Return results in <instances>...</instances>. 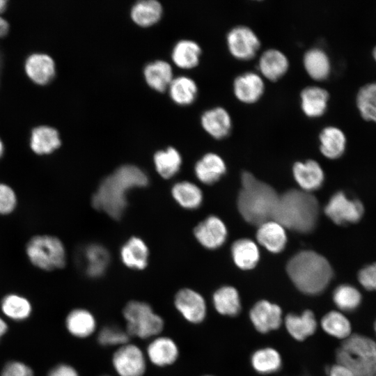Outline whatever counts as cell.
Listing matches in <instances>:
<instances>
[{"label":"cell","instance_id":"obj_24","mask_svg":"<svg viewBox=\"0 0 376 376\" xmlns=\"http://www.w3.org/2000/svg\"><path fill=\"white\" fill-rule=\"evenodd\" d=\"M320 150L327 158L335 159L343 155L346 148L345 133L335 126H327L322 129L319 135Z\"/></svg>","mask_w":376,"mask_h":376},{"label":"cell","instance_id":"obj_25","mask_svg":"<svg viewBox=\"0 0 376 376\" xmlns=\"http://www.w3.org/2000/svg\"><path fill=\"white\" fill-rule=\"evenodd\" d=\"M226 164L222 158L212 152L205 154L195 165V174L204 184L212 185L226 172Z\"/></svg>","mask_w":376,"mask_h":376},{"label":"cell","instance_id":"obj_5","mask_svg":"<svg viewBox=\"0 0 376 376\" xmlns=\"http://www.w3.org/2000/svg\"><path fill=\"white\" fill-rule=\"evenodd\" d=\"M123 315L126 322L125 330L130 337L153 338L160 335L164 327L163 318L145 301H128L123 309Z\"/></svg>","mask_w":376,"mask_h":376},{"label":"cell","instance_id":"obj_16","mask_svg":"<svg viewBox=\"0 0 376 376\" xmlns=\"http://www.w3.org/2000/svg\"><path fill=\"white\" fill-rule=\"evenodd\" d=\"M288 68V58L284 53L276 49L265 50L258 60L260 74L271 81H276L283 77Z\"/></svg>","mask_w":376,"mask_h":376},{"label":"cell","instance_id":"obj_19","mask_svg":"<svg viewBox=\"0 0 376 376\" xmlns=\"http://www.w3.org/2000/svg\"><path fill=\"white\" fill-rule=\"evenodd\" d=\"M292 171L295 180L305 191L316 190L323 183V171L320 164L314 160L295 163Z\"/></svg>","mask_w":376,"mask_h":376},{"label":"cell","instance_id":"obj_56","mask_svg":"<svg viewBox=\"0 0 376 376\" xmlns=\"http://www.w3.org/2000/svg\"><path fill=\"white\" fill-rule=\"evenodd\" d=\"M102 376H110V375H102Z\"/></svg>","mask_w":376,"mask_h":376},{"label":"cell","instance_id":"obj_26","mask_svg":"<svg viewBox=\"0 0 376 376\" xmlns=\"http://www.w3.org/2000/svg\"><path fill=\"white\" fill-rule=\"evenodd\" d=\"M303 65L308 76L315 81H323L331 72V61L327 54L315 47L308 49L304 55Z\"/></svg>","mask_w":376,"mask_h":376},{"label":"cell","instance_id":"obj_45","mask_svg":"<svg viewBox=\"0 0 376 376\" xmlns=\"http://www.w3.org/2000/svg\"><path fill=\"white\" fill-rule=\"evenodd\" d=\"M1 376H33V373L25 363L15 361L6 363Z\"/></svg>","mask_w":376,"mask_h":376},{"label":"cell","instance_id":"obj_33","mask_svg":"<svg viewBox=\"0 0 376 376\" xmlns=\"http://www.w3.org/2000/svg\"><path fill=\"white\" fill-rule=\"evenodd\" d=\"M251 364L258 373L269 375L275 373L281 368L282 359L276 350L269 347H263L253 352Z\"/></svg>","mask_w":376,"mask_h":376},{"label":"cell","instance_id":"obj_23","mask_svg":"<svg viewBox=\"0 0 376 376\" xmlns=\"http://www.w3.org/2000/svg\"><path fill=\"white\" fill-rule=\"evenodd\" d=\"M258 242L272 253L281 251L286 244L285 228L274 220L266 221L259 226L256 233Z\"/></svg>","mask_w":376,"mask_h":376},{"label":"cell","instance_id":"obj_52","mask_svg":"<svg viewBox=\"0 0 376 376\" xmlns=\"http://www.w3.org/2000/svg\"><path fill=\"white\" fill-rule=\"evenodd\" d=\"M373 58L374 61L376 62V46L373 49Z\"/></svg>","mask_w":376,"mask_h":376},{"label":"cell","instance_id":"obj_2","mask_svg":"<svg viewBox=\"0 0 376 376\" xmlns=\"http://www.w3.org/2000/svg\"><path fill=\"white\" fill-rule=\"evenodd\" d=\"M241 183L237 207L242 217L256 226L273 220L279 198L275 189L247 171L242 173Z\"/></svg>","mask_w":376,"mask_h":376},{"label":"cell","instance_id":"obj_35","mask_svg":"<svg viewBox=\"0 0 376 376\" xmlns=\"http://www.w3.org/2000/svg\"><path fill=\"white\" fill-rule=\"evenodd\" d=\"M162 6L156 0H143L136 3L131 10L134 22L141 26H149L157 23L161 18Z\"/></svg>","mask_w":376,"mask_h":376},{"label":"cell","instance_id":"obj_51","mask_svg":"<svg viewBox=\"0 0 376 376\" xmlns=\"http://www.w3.org/2000/svg\"><path fill=\"white\" fill-rule=\"evenodd\" d=\"M3 150H4L3 144L0 139V158L3 155Z\"/></svg>","mask_w":376,"mask_h":376},{"label":"cell","instance_id":"obj_14","mask_svg":"<svg viewBox=\"0 0 376 376\" xmlns=\"http://www.w3.org/2000/svg\"><path fill=\"white\" fill-rule=\"evenodd\" d=\"M265 83L262 77L253 72H244L233 81V92L236 98L245 104L256 102L263 95Z\"/></svg>","mask_w":376,"mask_h":376},{"label":"cell","instance_id":"obj_3","mask_svg":"<svg viewBox=\"0 0 376 376\" xmlns=\"http://www.w3.org/2000/svg\"><path fill=\"white\" fill-rule=\"evenodd\" d=\"M286 270L295 287L308 295L321 294L333 277L329 261L313 251L296 253L288 262Z\"/></svg>","mask_w":376,"mask_h":376},{"label":"cell","instance_id":"obj_50","mask_svg":"<svg viewBox=\"0 0 376 376\" xmlns=\"http://www.w3.org/2000/svg\"><path fill=\"white\" fill-rule=\"evenodd\" d=\"M7 1L5 0H0V13L3 12L6 8Z\"/></svg>","mask_w":376,"mask_h":376},{"label":"cell","instance_id":"obj_20","mask_svg":"<svg viewBox=\"0 0 376 376\" xmlns=\"http://www.w3.org/2000/svg\"><path fill=\"white\" fill-rule=\"evenodd\" d=\"M68 332L75 337L86 338L92 336L97 329V321L88 310L77 308L72 310L65 319Z\"/></svg>","mask_w":376,"mask_h":376},{"label":"cell","instance_id":"obj_18","mask_svg":"<svg viewBox=\"0 0 376 376\" xmlns=\"http://www.w3.org/2000/svg\"><path fill=\"white\" fill-rule=\"evenodd\" d=\"M25 70L33 81L40 85L49 83L56 74L54 60L49 56L40 53L33 54L26 58Z\"/></svg>","mask_w":376,"mask_h":376},{"label":"cell","instance_id":"obj_9","mask_svg":"<svg viewBox=\"0 0 376 376\" xmlns=\"http://www.w3.org/2000/svg\"><path fill=\"white\" fill-rule=\"evenodd\" d=\"M226 42L230 54L240 61L252 59L260 47V41L256 33L243 25L235 26L228 31Z\"/></svg>","mask_w":376,"mask_h":376},{"label":"cell","instance_id":"obj_4","mask_svg":"<svg viewBox=\"0 0 376 376\" xmlns=\"http://www.w3.org/2000/svg\"><path fill=\"white\" fill-rule=\"evenodd\" d=\"M318 213V201L313 195L292 189L279 195L273 220L284 228L305 233L315 228Z\"/></svg>","mask_w":376,"mask_h":376},{"label":"cell","instance_id":"obj_42","mask_svg":"<svg viewBox=\"0 0 376 376\" xmlns=\"http://www.w3.org/2000/svg\"><path fill=\"white\" fill-rule=\"evenodd\" d=\"M130 338V336L125 329L123 330L115 325H107L102 327L97 336L99 344L104 347H118L129 343Z\"/></svg>","mask_w":376,"mask_h":376},{"label":"cell","instance_id":"obj_15","mask_svg":"<svg viewBox=\"0 0 376 376\" xmlns=\"http://www.w3.org/2000/svg\"><path fill=\"white\" fill-rule=\"evenodd\" d=\"M288 334L296 340L303 341L315 334L318 328L315 315L311 310H304L301 314L288 313L284 319Z\"/></svg>","mask_w":376,"mask_h":376},{"label":"cell","instance_id":"obj_31","mask_svg":"<svg viewBox=\"0 0 376 376\" xmlns=\"http://www.w3.org/2000/svg\"><path fill=\"white\" fill-rule=\"evenodd\" d=\"M143 74L149 86L159 92H164L173 80L171 66L164 61L148 63L144 68Z\"/></svg>","mask_w":376,"mask_h":376},{"label":"cell","instance_id":"obj_8","mask_svg":"<svg viewBox=\"0 0 376 376\" xmlns=\"http://www.w3.org/2000/svg\"><path fill=\"white\" fill-rule=\"evenodd\" d=\"M364 212L362 203L349 198L343 192L334 194L324 207L326 215L338 225L357 223Z\"/></svg>","mask_w":376,"mask_h":376},{"label":"cell","instance_id":"obj_37","mask_svg":"<svg viewBox=\"0 0 376 376\" xmlns=\"http://www.w3.org/2000/svg\"><path fill=\"white\" fill-rule=\"evenodd\" d=\"M171 191L174 199L184 208L194 210L198 207L202 203L201 190L190 182L182 181L175 183Z\"/></svg>","mask_w":376,"mask_h":376},{"label":"cell","instance_id":"obj_29","mask_svg":"<svg viewBox=\"0 0 376 376\" xmlns=\"http://www.w3.org/2000/svg\"><path fill=\"white\" fill-rule=\"evenodd\" d=\"M212 302L217 312L222 315L235 317L242 309L239 293L233 286L218 288L213 294Z\"/></svg>","mask_w":376,"mask_h":376},{"label":"cell","instance_id":"obj_36","mask_svg":"<svg viewBox=\"0 0 376 376\" xmlns=\"http://www.w3.org/2000/svg\"><path fill=\"white\" fill-rule=\"evenodd\" d=\"M333 302L338 311L345 313L357 310L362 303V295L354 286L342 284L337 286L332 293Z\"/></svg>","mask_w":376,"mask_h":376},{"label":"cell","instance_id":"obj_28","mask_svg":"<svg viewBox=\"0 0 376 376\" xmlns=\"http://www.w3.org/2000/svg\"><path fill=\"white\" fill-rule=\"evenodd\" d=\"M123 263L129 268L143 269L148 263V249L140 238L133 237L129 239L120 249Z\"/></svg>","mask_w":376,"mask_h":376},{"label":"cell","instance_id":"obj_7","mask_svg":"<svg viewBox=\"0 0 376 376\" xmlns=\"http://www.w3.org/2000/svg\"><path fill=\"white\" fill-rule=\"evenodd\" d=\"M146 353L130 342L117 347L112 356V366L118 376H143L147 368Z\"/></svg>","mask_w":376,"mask_h":376},{"label":"cell","instance_id":"obj_10","mask_svg":"<svg viewBox=\"0 0 376 376\" xmlns=\"http://www.w3.org/2000/svg\"><path fill=\"white\" fill-rule=\"evenodd\" d=\"M173 303L176 310L188 322L200 324L205 319L206 302L198 292L190 288L180 289L175 295Z\"/></svg>","mask_w":376,"mask_h":376},{"label":"cell","instance_id":"obj_6","mask_svg":"<svg viewBox=\"0 0 376 376\" xmlns=\"http://www.w3.org/2000/svg\"><path fill=\"white\" fill-rule=\"evenodd\" d=\"M26 252L31 263L43 270L51 271L64 267L65 249L62 242L51 235H36L27 243Z\"/></svg>","mask_w":376,"mask_h":376},{"label":"cell","instance_id":"obj_12","mask_svg":"<svg viewBox=\"0 0 376 376\" xmlns=\"http://www.w3.org/2000/svg\"><path fill=\"white\" fill-rule=\"evenodd\" d=\"M146 358L154 366L166 367L173 365L180 354L175 341L165 336H157L152 338L145 352Z\"/></svg>","mask_w":376,"mask_h":376},{"label":"cell","instance_id":"obj_48","mask_svg":"<svg viewBox=\"0 0 376 376\" xmlns=\"http://www.w3.org/2000/svg\"><path fill=\"white\" fill-rule=\"evenodd\" d=\"M9 29L8 22L0 17V37H3L7 34Z\"/></svg>","mask_w":376,"mask_h":376},{"label":"cell","instance_id":"obj_17","mask_svg":"<svg viewBox=\"0 0 376 376\" xmlns=\"http://www.w3.org/2000/svg\"><path fill=\"white\" fill-rule=\"evenodd\" d=\"M201 125L210 136L216 139L226 137L232 128V120L228 111L217 107L205 111L201 116Z\"/></svg>","mask_w":376,"mask_h":376},{"label":"cell","instance_id":"obj_13","mask_svg":"<svg viewBox=\"0 0 376 376\" xmlns=\"http://www.w3.org/2000/svg\"><path fill=\"white\" fill-rule=\"evenodd\" d=\"M194 235L201 245L209 249H215L226 241L227 229L219 217L210 216L196 226Z\"/></svg>","mask_w":376,"mask_h":376},{"label":"cell","instance_id":"obj_54","mask_svg":"<svg viewBox=\"0 0 376 376\" xmlns=\"http://www.w3.org/2000/svg\"><path fill=\"white\" fill-rule=\"evenodd\" d=\"M203 376H214V375H203Z\"/></svg>","mask_w":376,"mask_h":376},{"label":"cell","instance_id":"obj_30","mask_svg":"<svg viewBox=\"0 0 376 376\" xmlns=\"http://www.w3.org/2000/svg\"><path fill=\"white\" fill-rule=\"evenodd\" d=\"M322 329L329 336L344 340L352 334V325L345 314L338 310L325 313L320 320Z\"/></svg>","mask_w":376,"mask_h":376},{"label":"cell","instance_id":"obj_46","mask_svg":"<svg viewBox=\"0 0 376 376\" xmlns=\"http://www.w3.org/2000/svg\"><path fill=\"white\" fill-rule=\"evenodd\" d=\"M48 376H79L77 370L70 365L62 363L52 368Z\"/></svg>","mask_w":376,"mask_h":376},{"label":"cell","instance_id":"obj_21","mask_svg":"<svg viewBox=\"0 0 376 376\" xmlns=\"http://www.w3.org/2000/svg\"><path fill=\"white\" fill-rule=\"evenodd\" d=\"M301 108L306 116L317 118L327 111L329 94L320 86H311L304 88L301 93Z\"/></svg>","mask_w":376,"mask_h":376},{"label":"cell","instance_id":"obj_40","mask_svg":"<svg viewBox=\"0 0 376 376\" xmlns=\"http://www.w3.org/2000/svg\"><path fill=\"white\" fill-rule=\"evenodd\" d=\"M154 163L157 173L162 178L169 179L178 172L182 158L176 149L169 147L155 154Z\"/></svg>","mask_w":376,"mask_h":376},{"label":"cell","instance_id":"obj_53","mask_svg":"<svg viewBox=\"0 0 376 376\" xmlns=\"http://www.w3.org/2000/svg\"><path fill=\"white\" fill-rule=\"evenodd\" d=\"M373 329H374L375 335V337H376V320L374 322Z\"/></svg>","mask_w":376,"mask_h":376},{"label":"cell","instance_id":"obj_27","mask_svg":"<svg viewBox=\"0 0 376 376\" xmlns=\"http://www.w3.org/2000/svg\"><path fill=\"white\" fill-rule=\"evenodd\" d=\"M61 143L59 134L53 127L42 125L32 130L30 146L38 155L50 154L58 148Z\"/></svg>","mask_w":376,"mask_h":376},{"label":"cell","instance_id":"obj_49","mask_svg":"<svg viewBox=\"0 0 376 376\" xmlns=\"http://www.w3.org/2000/svg\"><path fill=\"white\" fill-rule=\"evenodd\" d=\"M8 326L5 321L0 318V338L7 331Z\"/></svg>","mask_w":376,"mask_h":376},{"label":"cell","instance_id":"obj_55","mask_svg":"<svg viewBox=\"0 0 376 376\" xmlns=\"http://www.w3.org/2000/svg\"><path fill=\"white\" fill-rule=\"evenodd\" d=\"M1 55H0V67H1Z\"/></svg>","mask_w":376,"mask_h":376},{"label":"cell","instance_id":"obj_57","mask_svg":"<svg viewBox=\"0 0 376 376\" xmlns=\"http://www.w3.org/2000/svg\"><path fill=\"white\" fill-rule=\"evenodd\" d=\"M304 376H306V375H304Z\"/></svg>","mask_w":376,"mask_h":376},{"label":"cell","instance_id":"obj_32","mask_svg":"<svg viewBox=\"0 0 376 376\" xmlns=\"http://www.w3.org/2000/svg\"><path fill=\"white\" fill-rule=\"evenodd\" d=\"M231 253L235 265L244 270L255 267L260 258L257 245L249 239L235 241L232 245Z\"/></svg>","mask_w":376,"mask_h":376},{"label":"cell","instance_id":"obj_44","mask_svg":"<svg viewBox=\"0 0 376 376\" xmlns=\"http://www.w3.org/2000/svg\"><path fill=\"white\" fill-rule=\"evenodd\" d=\"M361 285L366 290L376 291V263L362 268L357 275Z\"/></svg>","mask_w":376,"mask_h":376},{"label":"cell","instance_id":"obj_47","mask_svg":"<svg viewBox=\"0 0 376 376\" xmlns=\"http://www.w3.org/2000/svg\"><path fill=\"white\" fill-rule=\"evenodd\" d=\"M327 373L328 376H355L348 367L338 362L329 366Z\"/></svg>","mask_w":376,"mask_h":376},{"label":"cell","instance_id":"obj_43","mask_svg":"<svg viewBox=\"0 0 376 376\" xmlns=\"http://www.w3.org/2000/svg\"><path fill=\"white\" fill-rule=\"evenodd\" d=\"M17 205V196L14 190L8 185L0 183V214L12 212Z\"/></svg>","mask_w":376,"mask_h":376},{"label":"cell","instance_id":"obj_38","mask_svg":"<svg viewBox=\"0 0 376 376\" xmlns=\"http://www.w3.org/2000/svg\"><path fill=\"white\" fill-rule=\"evenodd\" d=\"M356 104L363 119L376 123V81L368 83L359 89Z\"/></svg>","mask_w":376,"mask_h":376},{"label":"cell","instance_id":"obj_39","mask_svg":"<svg viewBox=\"0 0 376 376\" xmlns=\"http://www.w3.org/2000/svg\"><path fill=\"white\" fill-rule=\"evenodd\" d=\"M169 89L171 99L180 105L192 103L196 99L198 91L195 81L185 76L173 79Z\"/></svg>","mask_w":376,"mask_h":376},{"label":"cell","instance_id":"obj_41","mask_svg":"<svg viewBox=\"0 0 376 376\" xmlns=\"http://www.w3.org/2000/svg\"><path fill=\"white\" fill-rule=\"evenodd\" d=\"M1 308L5 315L16 321L28 318L32 311L29 301L17 294L5 296L2 299Z\"/></svg>","mask_w":376,"mask_h":376},{"label":"cell","instance_id":"obj_22","mask_svg":"<svg viewBox=\"0 0 376 376\" xmlns=\"http://www.w3.org/2000/svg\"><path fill=\"white\" fill-rule=\"evenodd\" d=\"M85 273L91 278H99L106 272L110 261L108 251L102 245L91 244L82 251Z\"/></svg>","mask_w":376,"mask_h":376},{"label":"cell","instance_id":"obj_34","mask_svg":"<svg viewBox=\"0 0 376 376\" xmlns=\"http://www.w3.org/2000/svg\"><path fill=\"white\" fill-rule=\"evenodd\" d=\"M201 49L198 43L190 40H182L176 43L172 52V60L179 68L190 69L199 63Z\"/></svg>","mask_w":376,"mask_h":376},{"label":"cell","instance_id":"obj_1","mask_svg":"<svg viewBox=\"0 0 376 376\" xmlns=\"http://www.w3.org/2000/svg\"><path fill=\"white\" fill-rule=\"evenodd\" d=\"M146 173L137 166L126 164L104 178L92 198L93 206L115 219H120L127 207L128 191L148 185Z\"/></svg>","mask_w":376,"mask_h":376},{"label":"cell","instance_id":"obj_11","mask_svg":"<svg viewBox=\"0 0 376 376\" xmlns=\"http://www.w3.org/2000/svg\"><path fill=\"white\" fill-rule=\"evenodd\" d=\"M249 318L256 331L267 334L280 328L283 322V312L278 304L262 299L252 306Z\"/></svg>","mask_w":376,"mask_h":376}]
</instances>
